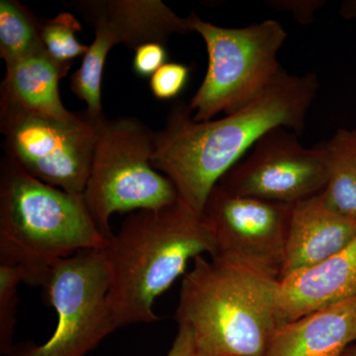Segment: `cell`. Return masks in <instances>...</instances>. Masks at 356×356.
Masks as SVG:
<instances>
[{
  "label": "cell",
  "mask_w": 356,
  "mask_h": 356,
  "mask_svg": "<svg viewBox=\"0 0 356 356\" xmlns=\"http://www.w3.org/2000/svg\"><path fill=\"white\" fill-rule=\"evenodd\" d=\"M320 88L315 72L283 69L254 102L218 120L195 122L188 105L172 107L163 130L154 132L152 166L175 185L178 199L201 216L221 178L274 128L303 133Z\"/></svg>",
  "instance_id": "6da1fadb"
},
{
  "label": "cell",
  "mask_w": 356,
  "mask_h": 356,
  "mask_svg": "<svg viewBox=\"0 0 356 356\" xmlns=\"http://www.w3.org/2000/svg\"><path fill=\"white\" fill-rule=\"evenodd\" d=\"M108 264V301L117 329L159 320L156 300L168 291L189 262L216 255L212 232L202 217L178 199L156 210L134 212L103 248Z\"/></svg>",
  "instance_id": "7a4b0ae2"
},
{
  "label": "cell",
  "mask_w": 356,
  "mask_h": 356,
  "mask_svg": "<svg viewBox=\"0 0 356 356\" xmlns=\"http://www.w3.org/2000/svg\"><path fill=\"white\" fill-rule=\"evenodd\" d=\"M175 320L191 331L197 356H264L280 327V280L220 255L192 261Z\"/></svg>",
  "instance_id": "3957f363"
},
{
  "label": "cell",
  "mask_w": 356,
  "mask_h": 356,
  "mask_svg": "<svg viewBox=\"0 0 356 356\" xmlns=\"http://www.w3.org/2000/svg\"><path fill=\"white\" fill-rule=\"evenodd\" d=\"M108 242L83 195L44 184L1 159L0 264L19 269L23 283L42 287L58 262Z\"/></svg>",
  "instance_id": "277c9868"
},
{
  "label": "cell",
  "mask_w": 356,
  "mask_h": 356,
  "mask_svg": "<svg viewBox=\"0 0 356 356\" xmlns=\"http://www.w3.org/2000/svg\"><path fill=\"white\" fill-rule=\"evenodd\" d=\"M186 21L191 32L204 40L208 53L205 79L188 104L193 121L235 113L259 97L283 70L278 53L287 33L277 21L225 28L195 13Z\"/></svg>",
  "instance_id": "5b68a950"
},
{
  "label": "cell",
  "mask_w": 356,
  "mask_h": 356,
  "mask_svg": "<svg viewBox=\"0 0 356 356\" xmlns=\"http://www.w3.org/2000/svg\"><path fill=\"white\" fill-rule=\"evenodd\" d=\"M154 132L139 119L102 122L83 198L100 229L112 236L116 213L156 210L178 201L172 182L152 166Z\"/></svg>",
  "instance_id": "8992f818"
},
{
  "label": "cell",
  "mask_w": 356,
  "mask_h": 356,
  "mask_svg": "<svg viewBox=\"0 0 356 356\" xmlns=\"http://www.w3.org/2000/svg\"><path fill=\"white\" fill-rule=\"evenodd\" d=\"M110 270L103 250H81L51 268L42 289L57 312L46 343L14 344L3 356H86L116 331L110 310Z\"/></svg>",
  "instance_id": "52a82bcc"
},
{
  "label": "cell",
  "mask_w": 356,
  "mask_h": 356,
  "mask_svg": "<svg viewBox=\"0 0 356 356\" xmlns=\"http://www.w3.org/2000/svg\"><path fill=\"white\" fill-rule=\"evenodd\" d=\"M104 119L93 120L86 112L67 117L33 113L0 102L6 158L40 181L77 195L86 191Z\"/></svg>",
  "instance_id": "ba28073f"
},
{
  "label": "cell",
  "mask_w": 356,
  "mask_h": 356,
  "mask_svg": "<svg viewBox=\"0 0 356 356\" xmlns=\"http://www.w3.org/2000/svg\"><path fill=\"white\" fill-rule=\"evenodd\" d=\"M289 129L267 132L220 180L236 195L295 204L318 195L327 181L324 145L308 147Z\"/></svg>",
  "instance_id": "9c48e42d"
},
{
  "label": "cell",
  "mask_w": 356,
  "mask_h": 356,
  "mask_svg": "<svg viewBox=\"0 0 356 356\" xmlns=\"http://www.w3.org/2000/svg\"><path fill=\"white\" fill-rule=\"evenodd\" d=\"M292 207L216 185L201 217L214 236L216 255L280 280Z\"/></svg>",
  "instance_id": "30bf717a"
},
{
  "label": "cell",
  "mask_w": 356,
  "mask_h": 356,
  "mask_svg": "<svg viewBox=\"0 0 356 356\" xmlns=\"http://www.w3.org/2000/svg\"><path fill=\"white\" fill-rule=\"evenodd\" d=\"M355 297L356 238L325 261L281 278L277 291L280 327Z\"/></svg>",
  "instance_id": "8fae6325"
},
{
  "label": "cell",
  "mask_w": 356,
  "mask_h": 356,
  "mask_svg": "<svg viewBox=\"0 0 356 356\" xmlns=\"http://www.w3.org/2000/svg\"><path fill=\"white\" fill-rule=\"evenodd\" d=\"M321 193L293 204L280 280L325 261L356 238V220L330 209Z\"/></svg>",
  "instance_id": "7c38bea8"
},
{
  "label": "cell",
  "mask_w": 356,
  "mask_h": 356,
  "mask_svg": "<svg viewBox=\"0 0 356 356\" xmlns=\"http://www.w3.org/2000/svg\"><path fill=\"white\" fill-rule=\"evenodd\" d=\"M74 7L91 24L106 26L119 44L135 51L145 44L165 46L172 34L191 33L186 18L159 0H88L76 1Z\"/></svg>",
  "instance_id": "4fadbf2b"
},
{
  "label": "cell",
  "mask_w": 356,
  "mask_h": 356,
  "mask_svg": "<svg viewBox=\"0 0 356 356\" xmlns=\"http://www.w3.org/2000/svg\"><path fill=\"white\" fill-rule=\"evenodd\" d=\"M356 343V297L281 325L264 356H343Z\"/></svg>",
  "instance_id": "5bb4252c"
},
{
  "label": "cell",
  "mask_w": 356,
  "mask_h": 356,
  "mask_svg": "<svg viewBox=\"0 0 356 356\" xmlns=\"http://www.w3.org/2000/svg\"><path fill=\"white\" fill-rule=\"evenodd\" d=\"M6 72L0 86V102L26 111L67 117L60 99L58 84L70 67L54 60L47 51L6 65Z\"/></svg>",
  "instance_id": "9a60e30c"
},
{
  "label": "cell",
  "mask_w": 356,
  "mask_h": 356,
  "mask_svg": "<svg viewBox=\"0 0 356 356\" xmlns=\"http://www.w3.org/2000/svg\"><path fill=\"white\" fill-rule=\"evenodd\" d=\"M323 145L327 159L323 200L337 214L356 220V129H339Z\"/></svg>",
  "instance_id": "2e32d148"
},
{
  "label": "cell",
  "mask_w": 356,
  "mask_h": 356,
  "mask_svg": "<svg viewBox=\"0 0 356 356\" xmlns=\"http://www.w3.org/2000/svg\"><path fill=\"white\" fill-rule=\"evenodd\" d=\"M41 22L16 0L0 1V57L6 65L41 53Z\"/></svg>",
  "instance_id": "e0dca14e"
},
{
  "label": "cell",
  "mask_w": 356,
  "mask_h": 356,
  "mask_svg": "<svg viewBox=\"0 0 356 356\" xmlns=\"http://www.w3.org/2000/svg\"><path fill=\"white\" fill-rule=\"evenodd\" d=\"M95 37L83 56L81 67L70 77V89L79 99L86 103V114L93 120L105 118L102 111L103 70L110 50L118 44L113 33L102 23L93 24Z\"/></svg>",
  "instance_id": "ac0fdd59"
},
{
  "label": "cell",
  "mask_w": 356,
  "mask_h": 356,
  "mask_svg": "<svg viewBox=\"0 0 356 356\" xmlns=\"http://www.w3.org/2000/svg\"><path fill=\"white\" fill-rule=\"evenodd\" d=\"M81 30V23L70 13L42 21L40 33L44 50L60 64L72 67L74 58L83 57L88 50V46L77 40L76 34Z\"/></svg>",
  "instance_id": "d6986e66"
},
{
  "label": "cell",
  "mask_w": 356,
  "mask_h": 356,
  "mask_svg": "<svg viewBox=\"0 0 356 356\" xmlns=\"http://www.w3.org/2000/svg\"><path fill=\"white\" fill-rule=\"evenodd\" d=\"M22 274L16 267L0 264V353L6 355L13 348L16 314L19 297L18 287Z\"/></svg>",
  "instance_id": "ffe728a7"
},
{
  "label": "cell",
  "mask_w": 356,
  "mask_h": 356,
  "mask_svg": "<svg viewBox=\"0 0 356 356\" xmlns=\"http://www.w3.org/2000/svg\"><path fill=\"white\" fill-rule=\"evenodd\" d=\"M189 79V67L178 63H166L149 79V88L156 99L170 100L184 90Z\"/></svg>",
  "instance_id": "44dd1931"
},
{
  "label": "cell",
  "mask_w": 356,
  "mask_h": 356,
  "mask_svg": "<svg viewBox=\"0 0 356 356\" xmlns=\"http://www.w3.org/2000/svg\"><path fill=\"white\" fill-rule=\"evenodd\" d=\"M168 53L165 44L159 43L145 44L135 51L133 69L142 77H151L154 72L166 64Z\"/></svg>",
  "instance_id": "7402d4cb"
},
{
  "label": "cell",
  "mask_w": 356,
  "mask_h": 356,
  "mask_svg": "<svg viewBox=\"0 0 356 356\" xmlns=\"http://www.w3.org/2000/svg\"><path fill=\"white\" fill-rule=\"evenodd\" d=\"M267 6L278 10L292 14L297 22L309 24L315 19V14L324 6L323 0H273L266 1Z\"/></svg>",
  "instance_id": "603a6c76"
},
{
  "label": "cell",
  "mask_w": 356,
  "mask_h": 356,
  "mask_svg": "<svg viewBox=\"0 0 356 356\" xmlns=\"http://www.w3.org/2000/svg\"><path fill=\"white\" fill-rule=\"evenodd\" d=\"M165 356H197L191 332L184 325H178L177 337Z\"/></svg>",
  "instance_id": "cb8c5ba5"
},
{
  "label": "cell",
  "mask_w": 356,
  "mask_h": 356,
  "mask_svg": "<svg viewBox=\"0 0 356 356\" xmlns=\"http://www.w3.org/2000/svg\"><path fill=\"white\" fill-rule=\"evenodd\" d=\"M341 15L346 20L356 18V0L344 1L341 7Z\"/></svg>",
  "instance_id": "d4e9b609"
},
{
  "label": "cell",
  "mask_w": 356,
  "mask_h": 356,
  "mask_svg": "<svg viewBox=\"0 0 356 356\" xmlns=\"http://www.w3.org/2000/svg\"><path fill=\"white\" fill-rule=\"evenodd\" d=\"M343 356H356V343L346 350Z\"/></svg>",
  "instance_id": "484cf974"
}]
</instances>
